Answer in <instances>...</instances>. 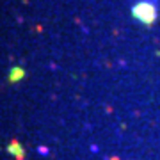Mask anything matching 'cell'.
Returning <instances> with one entry per match:
<instances>
[{"mask_svg":"<svg viewBox=\"0 0 160 160\" xmlns=\"http://www.w3.org/2000/svg\"><path fill=\"white\" fill-rule=\"evenodd\" d=\"M157 9H158L157 0H137L132 7V14L144 25H151L157 20Z\"/></svg>","mask_w":160,"mask_h":160,"instance_id":"6da1fadb","label":"cell"}]
</instances>
